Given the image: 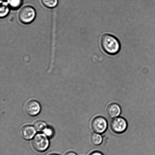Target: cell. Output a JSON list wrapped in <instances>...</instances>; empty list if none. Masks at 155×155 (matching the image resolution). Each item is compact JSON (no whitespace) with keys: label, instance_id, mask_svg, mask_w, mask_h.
<instances>
[{"label":"cell","instance_id":"obj_15","mask_svg":"<svg viewBox=\"0 0 155 155\" xmlns=\"http://www.w3.org/2000/svg\"><path fill=\"white\" fill-rule=\"evenodd\" d=\"M89 155H103L102 153L99 151H95L91 153Z\"/></svg>","mask_w":155,"mask_h":155},{"label":"cell","instance_id":"obj_14","mask_svg":"<svg viewBox=\"0 0 155 155\" xmlns=\"http://www.w3.org/2000/svg\"><path fill=\"white\" fill-rule=\"evenodd\" d=\"M44 133L47 137H52L54 135V130L50 127H48V128L47 127V128L44 131Z\"/></svg>","mask_w":155,"mask_h":155},{"label":"cell","instance_id":"obj_7","mask_svg":"<svg viewBox=\"0 0 155 155\" xmlns=\"http://www.w3.org/2000/svg\"><path fill=\"white\" fill-rule=\"evenodd\" d=\"M36 133L34 127L30 126H25L21 129L20 134L21 137L26 140L32 139Z\"/></svg>","mask_w":155,"mask_h":155},{"label":"cell","instance_id":"obj_3","mask_svg":"<svg viewBox=\"0 0 155 155\" xmlns=\"http://www.w3.org/2000/svg\"><path fill=\"white\" fill-rule=\"evenodd\" d=\"M32 145L36 151L42 152L48 149L49 147V142L48 137L45 134H38L33 138Z\"/></svg>","mask_w":155,"mask_h":155},{"label":"cell","instance_id":"obj_13","mask_svg":"<svg viewBox=\"0 0 155 155\" xmlns=\"http://www.w3.org/2000/svg\"><path fill=\"white\" fill-rule=\"evenodd\" d=\"M9 5L13 9H18L22 5V0H8Z\"/></svg>","mask_w":155,"mask_h":155},{"label":"cell","instance_id":"obj_16","mask_svg":"<svg viewBox=\"0 0 155 155\" xmlns=\"http://www.w3.org/2000/svg\"><path fill=\"white\" fill-rule=\"evenodd\" d=\"M65 155H77L75 153L73 152H69L66 153Z\"/></svg>","mask_w":155,"mask_h":155},{"label":"cell","instance_id":"obj_9","mask_svg":"<svg viewBox=\"0 0 155 155\" xmlns=\"http://www.w3.org/2000/svg\"><path fill=\"white\" fill-rule=\"evenodd\" d=\"M103 137L99 134L94 133L91 135V140L92 143L95 146L99 145L103 142Z\"/></svg>","mask_w":155,"mask_h":155},{"label":"cell","instance_id":"obj_5","mask_svg":"<svg viewBox=\"0 0 155 155\" xmlns=\"http://www.w3.org/2000/svg\"><path fill=\"white\" fill-rule=\"evenodd\" d=\"M91 128L95 133L101 134L104 133L107 130V122L103 117H96L91 123Z\"/></svg>","mask_w":155,"mask_h":155},{"label":"cell","instance_id":"obj_4","mask_svg":"<svg viewBox=\"0 0 155 155\" xmlns=\"http://www.w3.org/2000/svg\"><path fill=\"white\" fill-rule=\"evenodd\" d=\"M127 121L124 118L117 117L111 120L110 127L112 131L116 134L124 133L127 128Z\"/></svg>","mask_w":155,"mask_h":155},{"label":"cell","instance_id":"obj_6","mask_svg":"<svg viewBox=\"0 0 155 155\" xmlns=\"http://www.w3.org/2000/svg\"><path fill=\"white\" fill-rule=\"evenodd\" d=\"M41 106L39 103L35 100H31L27 102L25 107L26 113L30 116H35L38 114L41 111Z\"/></svg>","mask_w":155,"mask_h":155},{"label":"cell","instance_id":"obj_11","mask_svg":"<svg viewBox=\"0 0 155 155\" xmlns=\"http://www.w3.org/2000/svg\"><path fill=\"white\" fill-rule=\"evenodd\" d=\"M42 4L48 8H54L58 4V0H41Z\"/></svg>","mask_w":155,"mask_h":155},{"label":"cell","instance_id":"obj_17","mask_svg":"<svg viewBox=\"0 0 155 155\" xmlns=\"http://www.w3.org/2000/svg\"><path fill=\"white\" fill-rule=\"evenodd\" d=\"M5 0H1V2L2 1V2H5ZM6 1H7L8 0H6Z\"/></svg>","mask_w":155,"mask_h":155},{"label":"cell","instance_id":"obj_8","mask_svg":"<svg viewBox=\"0 0 155 155\" xmlns=\"http://www.w3.org/2000/svg\"><path fill=\"white\" fill-rule=\"evenodd\" d=\"M121 112V107L119 105L116 103H111L107 106V113L111 118L117 117L120 114Z\"/></svg>","mask_w":155,"mask_h":155},{"label":"cell","instance_id":"obj_18","mask_svg":"<svg viewBox=\"0 0 155 155\" xmlns=\"http://www.w3.org/2000/svg\"><path fill=\"white\" fill-rule=\"evenodd\" d=\"M49 155H57V154H50Z\"/></svg>","mask_w":155,"mask_h":155},{"label":"cell","instance_id":"obj_10","mask_svg":"<svg viewBox=\"0 0 155 155\" xmlns=\"http://www.w3.org/2000/svg\"><path fill=\"white\" fill-rule=\"evenodd\" d=\"M34 127L36 131L38 132H44L47 127L46 124L43 121L41 120L35 122Z\"/></svg>","mask_w":155,"mask_h":155},{"label":"cell","instance_id":"obj_1","mask_svg":"<svg viewBox=\"0 0 155 155\" xmlns=\"http://www.w3.org/2000/svg\"><path fill=\"white\" fill-rule=\"evenodd\" d=\"M100 44L103 51L109 55H115L120 50L121 45L119 40L111 35H103L101 37Z\"/></svg>","mask_w":155,"mask_h":155},{"label":"cell","instance_id":"obj_2","mask_svg":"<svg viewBox=\"0 0 155 155\" xmlns=\"http://www.w3.org/2000/svg\"><path fill=\"white\" fill-rule=\"evenodd\" d=\"M36 12L32 7L29 5L24 6L18 13V18L22 23L27 24L31 23L35 18Z\"/></svg>","mask_w":155,"mask_h":155},{"label":"cell","instance_id":"obj_12","mask_svg":"<svg viewBox=\"0 0 155 155\" xmlns=\"http://www.w3.org/2000/svg\"><path fill=\"white\" fill-rule=\"evenodd\" d=\"M9 9L7 3L1 2V17L4 18L8 14Z\"/></svg>","mask_w":155,"mask_h":155}]
</instances>
